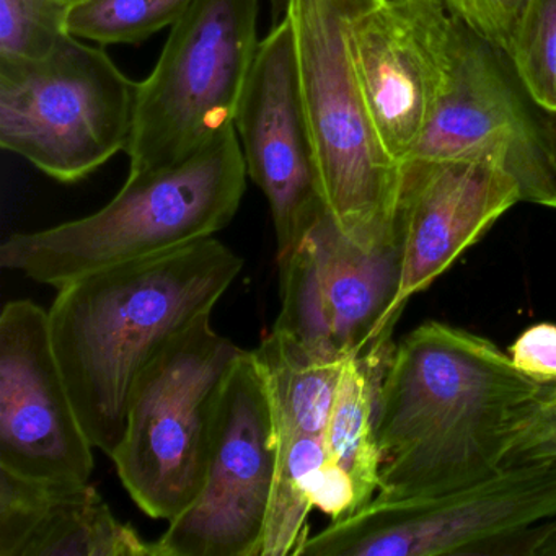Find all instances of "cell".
Returning a JSON list of instances; mask_svg holds the SVG:
<instances>
[{
  "instance_id": "cell-11",
  "label": "cell",
  "mask_w": 556,
  "mask_h": 556,
  "mask_svg": "<svg viewBox=\"0 0 556 556\" xmlns=\"http://www.w3.org/2000/svg\"><path fill=\"white\" fill-rule=\"evenodd\" d=\"M457 18L441 0H379L351 27V53L380 144L412 161L447 89Z\"/></svg>"
},
{
  "instance_id": "cell-8",
  "label": "cell",
  "mask_w": 556,
  "mask_h": 556,
  "mask_svg": "<svg viewBox=\"0 0 556 556\" xmlns=\"http://www.w3.org/2000/svg\"><path fill=\"white\" fill-rule=\"evenodd\" d=\"M556 517V460L504 465L471 483L402 500L372 497L295 556L507 555L520 535Z\"/></svg>"
},
{
  "instance_id": "cell-18",
  "label": "cell",
  "mask_w": 556,
  "mask_h": 556,
  "mask_svg": "<svg viewBox=\"0 0 556 556\" xmlns=\"http://www.w3.org/2000/svg\"><path fill=\"white\" fill-rule=\"evenodd\" d=\"M390 351L344 361L325 431L327 460L351 475L361 506L369 503L380 486L382 457L376 438L377 389Z\"/></svg>"
},
{
  "instance_id": "cell-10",
  "label": "cell",
  "mask_w": 556,
  "mask_h": 556,
  "mask_svg": "<svg viewBox=\"0 0 556 556\" xmlns=\"http://www.w3.org/2000/svg\"><path fill=\"white\" fill-rule=\"evenodd\" d=\"M278 265L275 328L328 359L392 350L389 308L399 288V245L363 249L327 213Z\"/></svg>"
},
{
  "instance_id": "cell-9",
  "label": "cell",
  "mask_w": 556,
  "mask_h": 556,
  "mask_svg": "<svg viewBox=\"0 0 556 556\" xmlns=\"http://www.w3.org/2000/svg\"><path fill=\"white\" fill-rule=\"evenodd\" d=\"M278 439L252 351L233 367L201 493L168 522L161 556H262Z\"/></svg>"
},
{
  "instance_id": "cell-4",
  "label": "cell",
  "mask_w": 556,
  "mask_h": 556,
  "mask_svg": "<svg viewBox=\"0 0 556 556\" xmlns=\"http://www.w3.org/2000/svg\"><path fill=\"white\" fill-rule=\"evenodd\" d=\"M379 0H291L299 80L328 216L366 250L396 245L403 168L383 151L351 53V27Z\"/></svg>"
},
{
  "instance_id": "cell-30",
  "label": "cell",
  "mask_w": 556,
  "mask_h": 556,
  "mask_svg": "<svg viewBox=\"0 0 556 556\" xmlns=\"http://www.w3.org/2000/svg\"><path fill=\"white\" fill-rule=\"evenodd\" d=\"M53 2H56V4L63 5V8L66 9H73L76 8V5L84 4V2H87V0H53Z\"/></svg>"
},
{
  "instance_id": "cell-26",
  "label": "cell",
  "mask_w": 556,
  "mask_h": 556,
  "mask_svg": "<svg viewBox=\"0 0 556 556\" xmlns=\"http://www.w3.org/2000/svg\"><path fill=\"white\" fill-rule=\"evenodd\" d=\"M359 507V494L351 475L340 465L325 462L314 488V509L337 520Z\"/></svg>"
},
{
  "instance_id": "cell-24",
  "label": "cell",
  "mask_w": 556,
  "mask_h": 556,
  "mask_svg": "<svg viewBox=\"0 0 556 556\" xmlns=\"http://www.w3.org/2000/svg\"><path fill=\"white\" fill-rule=\"evenodd\" d=\"M556 460V382L546 383L514 429L504 465Z\"/></svg>"
},
{
  "instance_id": "cell-3",
  "label": "cell",
  "mask_w": 556,
  "mask_h": 556,
  "mask_svg": "<svg viewBox=\"0 0 556 556\" xmlns=\"http://www.w3.org/2000/svg\"><path fill=\"white\" fill-rule=\"evenodd\" d=\"M247 178L232 129L187 161L128 174L118 194L97 213L14 233L0 247V266L60 289L110 266L211 239L236 217Z\"/></svg>"
},
{
  "instance_id": "cell-28",
  "label": "cell",
  "mask_w": 556,
  "mask_h": 556,
  "mask_svg": "<svg viewBox=\"0 0 556 556\" xmlns=\"http://www.w3.org/2000/svg\"><path fill=\"white\" fill-rule=\"evenodd\" d=\"M539 118L543 139H545L546 155H548L549 175H552L553 198H555L553 210H556V113L542 112Z\"/></svg>"
},
{
  "instance_id": "cell-15",
  "label": "cell",
  "mask_w": 556,
  "mask_h": 556,
  "mask_svg": "<svg viewBox=\"0 0 556 556\" xmlns=\"http://www.w3.org/2000/svg\"><path fill=\"white\" fill-rule=\"evenodd\" d=\"M520 201L516 178L491 162H408L396 210L399 288L389 320L396 325L406 302L444 275Z\"/></svg>"
},
{
  "instance_id": "cell-23",
  "label": "cell",
  "mask_w": 556,
  "mask_h": 556,
  "mask_svg": "<svg viewBox=\"0 0 556 556\" xmlns=\"http://www.w3.org/2000/svg\"><path fill=\"white\" fill-rule=\"evenodd\" d=\"M452 17L509 60L529 0H441Z\"/></svg>"
},
{
  "instance_id": "cell-7",
  "label": "cell",
  "mask_w": 556,
  "mask_h": 556,
  "mask_svg": "<svg viewBox=\"0 0 556 556\" xmlns=\"http://www.w3.org/2000/svg\"><path fill=\"white\" fill-rule=\"evenodd\" d=\"M136 89L105 47L73 35L41 60H0V146L76 184L128 149Z\"/></svg>"
},
{
  "instance_id": "cell-21",
  "label": "cell",
  "mask_w": 556,
  "mask_h": 556,
  "mask_svg": "<svg viewBox=\"0 0 556 556\" xmlns=\"http://www.w3.org/2000/svg\"><path fill=\"white\" fill-rule=\"evenodd\" d=\"M530 102L556 113V0H529L509 56Z\"/></svg>"
},
{
  "instance_id": "cell-2",
  "label": "cell",
  "mask_w": 556,
  "mask_h": 556,
  "mask_svg": "<svg viewBox=\"0 0 556 556\" xmlns=\"http://www.w3.org/2000/svg\"><path fill=\"white\" fill-rule=\"evenodd\" d=\"M242 266L211 237L58 289L48 311L51 341L93 447L113 457L142 370L168 341L213 314Z\"/></svg>"
},
{
  "instance_id": "cell-27",
  "label": "cell",
  "mask_w": 556,
  "mask_h": 556,
  "mask_svg": "<svg viewBox=\"0 0 556 556\" xmlns=\"http://www.w3.org/2000/svg\"><path fill=\"white\" fill-rule=\"evenodd\" d=\"M507 555L556 556V517L527 530L510 545Z\"/></svg>"
},
{
  "instance_id": "cell-17",
  "label": "cell",
  "mask_w": 556,
  "mask_h": 556,
  "mask_svg": "<svg viewBox=\"0 0 556 556\" xmlns=\"http://www.w3.org/2000/svg\"><path fill=\"white\" fill-rule=\"evenodd\" d=\"M252 354L268 389L276 432L325 438L348 357L318 356L298 338L275 327Z\"/></svg>"
},
{
  "instance_id": "cell-6",
  "label": "cell",
  "mask_w": 556,
  "mask_h": 556,
  "mask_svg": "<svg viewBox=\"0 0 556 556\" xmlns=\"http://www.w3.org/2000/svg\"><path fill=\"white\" fill-rule=\"evenodd\" d=\"M262 0H197L136 89L129 174L170 167L236 129Z\"/></svg>"
},
{
  "instance_id": "cell-1",
  "label": "cell",
  "mask_w": 556,
  "mask_h": 556,
  "mask_svg": "<svg viewBox=\"0 0 556 556\" xmlns=\"http://www.w3.org/2000/svg\"><path fill=\"white\" fill-rule=\"evenodd\" d=\"M540 389L493 341L442 321L419 325L390 351L377 389L374 497L438 493L500 470Z\"/></svg>"
},
{
  "instance_id": "cell-13",
  "label": "cell",
  "mask_w": 556,
  "mask_h": 556,
  "mask_svg": "<svg viewBox=\"0 0 556 556\" xmlns=\"http://www.w3.org/2000/svg\"><path fill=\"white\" fill-rule=\"evenodd\" d=\"M92 448L48 311L27 299L8 302L0 314V468L37 480L89 481Z\"/></svg>"
},
{
  "instance_id": "cell-20",
  "label": "cell",
  "mask_w": 556,
  "mask_h": 556,
  "mask_svg": "<svg viewBox=\"0 0 556 556\" xmlns=\"http://www.w3.org/2000/svg\"><path fill=\"white\" fill-rule=\"evenodd\" d=\"M197 0H87L71 9L67 30L100 47L141 45L174 27Z\"/></svg>"
},
{
  "instance_id": "cell-19",
  "label": "cell",
  "mask_w": 556,
  "mask_h": 556,
  "mask_svg": "<svg viewBox=\"0 0 556 556\" xmlns=\"http://www.w3.org/2000/svg\"><path fill=\"white\" fill-rule=\"evenodd\" d=\"M278 457L269 497L262 556L295 555L307 539L314 488L327 462L321 435L276 432Z\"/></svg>"
},
{
  "instance_id": "cell-25",
  "label": "cell",
  "mask_w": 556,
  "mask_h": 556,
  "mask_svg": "<svg viewBox=\"0 0 556 556\" xmlns=\"http://www.w3.org/2000/svg\"><path fill=\"white\" fill-rule=\"evenodd\" d=\"M514 366L535 382H556V325L527 328L507 350Z\"/></svg>"
},
{
  "instance_id": "cell-29",
  "label": "cell",
  "mask_w": 556,
  "mask_h": 556,
  "mask_svg": "<svg viewBox=\"0 0 556 556\" xmlns=\"http://www.w3.org/2000/svg\"><path fill=\"white\" fill-rule=\"evenodd\" d=\"M268 2L269 9H271L273 25L285 21L291 0H268Z\"/></svg>"
},
{
  "instance_id": "cell-16",
  "label": "cell",
  "mask_w": 556,
  "mask_h": 556,
  "mask_svg": "<svg viewBox=\"0 0 556 556\" xmlns=\"http://www.w3.org/2000/svg\"><path fill=\"white\" fill-rule=\"evenodd\" d=\"M0 556H161L89 481L37 480L0 468Z\"/></svg>"
},
{
  "instance_id": "cell-22",
  "label": "cell",
  "mask_w": 556,
  "mask_h": 556,
  "mask_svg": "<svg viewBox=\"0 0 556 556\" xmlns=\"http://www.w3.org/2000/svg\"><path fill=\"white\" fill-rule=\"evenodd\" d=\"M70 9L53 0H0V60H41L70 37Z\"/></svg>"
},
{
  "instance_id": "cell-12",
  "label": "cell",
  "mask_w": 556,
  "mask_h": 556,
  "mask_svg": "<svg viewBox=\"0 0 556 556\" xmlns=\"http://www.w3.org/2000/svg\"><path fill=\"white\" fill-rule=\"evenodd\" d=\"M236 131L247 175L268 200L282 263L327 214L288 17L260 40Z\"/></svg>"
},
{
  "instance_id": "cell-5",
  "label": "cell",
  "mask_w": 556,
  "mask_h": 556,
  "mask_svg": "<svg viewBox=\"0 0 556 556\" xmlns=\"http://www.w3.org/2000/svg\"><path fill=\"white\" fill-rule=\"evenodd\" d=\"M243 354L204 315L168 341L136 380L112 460L129 496L152 519L170 522L201 493L224 392Z\"/></svg>"
},
{
  "instance_id": "cell-14",
  "label": "cell",
  "mask_w": 556,
  "mask_h": 556,
  "mask_svg": "<svg viewBox=\"0 0 556 556\" xmlns=\"http://www.w3.org/2000/svg\"><path fill=\"white\" fill-rule=\"evenodd\" d=\"M500 58L457 21L447 89L412 161L491 162L516 178L522 201L553 210L555 198L540 118L517 93Z\"/></svg>"
}]
</instances>
